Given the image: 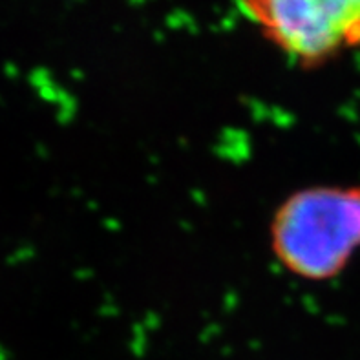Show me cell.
I'll return each mask as SVG.
<instances>
[{
	"instance_id": "1",
	"label": "cell",
	"mask_w": 360,
	"mask_h": 360,
	"mask_svg": "<svg viewBox=\"0 0 360 360\" xmlns=\"http://www.w3.org/2000/svg\"><path fill=\"white\" fill-rule=\"evenodd\" d=\"M269 249L298 280L340 276L360 251V185H311L289 194L271 216Z\"/></svg>"
},
{
	"instance_id": "2",
	"label": "cell",
	"mask_w": 360,
	"mask_h": 360,
	"mask_svg": "<svg viewBox=\"0 0 360 360\" xmlns=\"http://www.w3.org/2000/svg\"><path fill=\"white\" fill-rule=\"evenodd\" d=\"M265 41L304 70L360 46V0H238Z\"/></svg>"
}]
</instances>
